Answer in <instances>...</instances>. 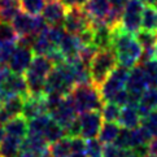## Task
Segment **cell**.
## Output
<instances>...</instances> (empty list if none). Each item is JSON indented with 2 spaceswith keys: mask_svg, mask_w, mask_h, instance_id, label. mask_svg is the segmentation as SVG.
<instances>
[{
  "mask_svg": "<svg viewBox=\"0 0 157 157\" xmlns=\"http://www.w3.org/2000/svg\"><path fill=\"white\" fill-rule=\"evenodd\" d=\"M112 49L117 57V64L127 69L136 66L142 56V47L136 40L135 35L123 30L121 25L113 27Z\"/></svg>",
  "mask_w": 157,
  "mask_h": 157,
  "instance_id": "6da1fadb",
  "label": "cell"
},
{
  "mask_svg": "<svg viewBox=\"0 0 157 157\" xmlns=\"http://www.w3.org/2000/svg\"><path fill=\"white\" fill-rule=\"evenodd\" d=\"M61 2L68 9H71V8H83L88 0H61Z\"/></svg>",
  "mask_w": 157,
  "mask_h": 157,
  "instance_id": "e575fe53",
  "label": "cell"
},
{
  "mask_svg": "<svg viewBox=\"0 0 157 157\" xmlns=\"http://www.w3.org/2000/svg\"><path fill=\"white\" fill-rule=\"evenodd\" d=\"M68 96L70 98L78 114L92 110H100L104 104L99 87L92 83L75 85Z\"/></svg>",
  "mask_w": 157,
  "mask_h": 157,
  "instance_id": "7a4b0ae2",
  "label": "cell"
},
{
  "mask_svg": "<svg viewBox=\"0 0 157 157\" xmlns=\"http://www.w3.org/2000/svg\"><path fill=\"white\" fill-rule=\"evenodd\" d=\"M30 94L25 77L22 74H14V73L10 71V74L7 77V79L4 82L3 90L0 92V98L3 100L8 96H21L25 99Z\"/></svg>",
  "mask_w": 157,
  "mask_h": 157,
  "instance_id": "7c38bea8",
  "label": "cell"
},
{
  "mask_svg": "<svg viewBox=\"0 0 157 157\" xmlns=\"http://www.w3.org/2000/svg\"><path fill=\"white\" fill-rule=\"evenodd\" d=\"M128 73H130V69L125 68V66H116L114 70L105 79V82L99 87L100 95H101L104 101H112L117 94L126 88Z\"/></svg>",
  "mask_w": 157,
  "mask_h": 157,
  "instance_id": "5b68a950",
  "label": "cell"
},
{
  "mask_svg": "<svg viewBox=\"0 0 157 157\" xmlns=\"http://www.w3.org/2000/svg\"><path fill=\"white\" fill-rule=\"evenodd\" d=\"M140 125L144 126L149 131L151 135L156 138L157 136V109L152 110L147 117L142 118V123Z\"/></svg>",
  "mask_w": 157,
  "mask_h": 157,
  "instance_id": "836d02e7",
  "label": "cell"
},
{
  "mask_svg": "<svg viewBox=\"0 0 157 157\" xmlns=\"http://www.w3.org/2000/svg\"><path fill=\"white\" fill-rule=\"evenodd\" d=\"M144 4L140 0H128L121 16V27L135 35L142 29V13Z\"/></svg>",
  "mask_w": 157,
  "mask_h": 157,
  "instance_id": "52a82bcc",
  "label": "cell"
},
{
  "mask_svg": "<svg viewBox=\"0 0 157 157\" xmlns=\"http://www.w3.org/2000/svg\"><path fill=\"white\" fill-rule=\"evenodd\" d=\"M38 157H52V156H51V153H49V151H46V152L42 153V155H39Z\"/></svg>",
  "mask_w": 157,
  "mask_h": 157,
  "instance_id": "ab89813d",
  "label": "cell"
},
{
  "mask_svg": "<svg viewBox=\"0 0 157 157\" xmlns=\"http://www.w3.org/2000/svg\"><path fill=\"white\" fill-rule=\"evenodd\" d=\"M2 108L7 112V113L12 117L22 114V109H24V98L21 96H8L3 100Z\"/></svg>",
  "mask_w": 157,
  "mask_h": 157,
  "instance_id": "4316f807",
  "label": "cell"
},
{
  "mask_svg": "<svg viewBox=\"0 0 157 157\" xmlns=\"http://www.w3.org/2000/svg\"><path fill=\"white\" fill-rule=\"evenodd\" d=\"M104 145L99 139H87L86 140V155L87 157H103Z\"/></svg>",
  "mask_w": 157,
  "mask_h": 157,
  "instance_id": "d6a6232c",
  "label": "cell"
},
{
  "mask_svg": "<svg viewBox=\"0 0 157 157\" xmlns=\"http://www.w3.org/2000/svg\"><path fill=\"white\" fill-rule=\"evenodd\" d=\"M77 114L78 113H77V110H75L74 105H73L69 96H65L64 100L61 101V104L57 106V108L49 113L51 118L57 122L61 127H64L65 130L71 125L73 121L78 117Z\"/></svg>",
  "mask_w": 157,
  "mask_h": 157,
  "instance_id": "5bb4252c",
  "label": "cell"
},
{
  "mask_svg": "<svg viewBox=\"0 0 157 157\" xmlns=\"http://www.w3.org/2000/svg\"><path fill=\"white\" fill-rule=\"evenodd\" d=\"M128 0H109L110 3V7L114 8V9H118V10H123L125 5L127 4Z\"/></svg>",
  "mask_w": 157,
  "mask_h": 157,
  "instance_id": "74e56055",
  "label": "cell"
},
{
  "mask_svg": "<svg viewBox=\"0 0 157 157\" xmlns=\"http://www.w3.org/2000/svg\"><path fill=\"white\" fill-rule=\"evenodd\" d=\"M48 147H49V144L47 143V140L43 136L27 134L26 138L22 140V143H21V152H27V153H31L35 157H38L39 155H42L46 152V151H48Z\"/></svg>",
  "mask_w": 157,
  "mask_h": 157,
  "instance_id": "ffe728a7",
  "label": "cell"
},
{
  "mask_svg": "<svg viewBox=\"0 0 157 157\" xmlns=\"http://www.w3.org/2000/svg\"><path fill=\"white\" fill-rule=\"evenodd\" d=\"M18 35L10 22L0 21V42H17Z\"/></svg>",
  "mask_w": 157,
  "mask_h": 157,
  "instance_id": "1f68e13d",
  "label": "cell"
},
{
  "mask_svg": "<svg viewBox=\"0 0 157 157\" xmlns=\"http://www.w3.org/2000/svg\"><path fill=\"white\" fill-rule=\"evenodd\" d=\"M145 157H151V156H148V155H147V156H145Z\"/></svg>",
  "mask_w": 157,
  "mask_h": 157,
  "instance_id": "b9f144b4",
  "label": "cell"
},
{
  "mask_svg": "<svg viewBox=\"0 0 157 157\" xmlns=\"http://www.w3.org/2000/svg\"><path fill=\"white\" fill-rule=\"evenodd\" d=\"M63 26L69 34L79 35L81 33L92 29V20L83 8H71L66 12Z\"/></svg>",
  "mask_w": 157,
  "mask_h": 157,
  "instance_id": "ba28073f",
  "label": "cell"
},
{
  "mask_svg": "<svg viewBox=\"0 0 157 157\" xmlns=\"http://www.w3.org/2000/svg\"><path fill=\"white\" fill-rule=\"evenodd\" d=\"M81 126V136L83 139H94L99 136V131L103 125V117L100 110H92L81 113L78 116Z\"/></svg>",
  "mask_w": 157,
  "mask_h": 157,
  "instance_id": "8fae6325",
  "label": "cell"
},
{
  "mask_svg": "<svg viewBox=\"0 0 157 157\" xmlns=\"http://www.w3.org/2000/svg\"><path fill=\"white\" fill-rule=\"evenodd\" d=\"M120 113H121V106L112 101H104L101 109H100V114L103 117V121L105 122H117Z\"/></svg>",
  "mask_w": 157,
  "mask_h": 157,
  "instance_id": "f546056e",
  "label": "cell"
},
{
  "mask_svg": "<svg viewBox=\"0 0 157 157\" xmlns=\"http://www.w3.org/2000/svg\"><path fill=\"white\" fill-rule=\"evenodd\" d=\"M0 157H2V156H0Z\"/></svg>",
  "mask_w": 157,
  "mask_h": 157,
  "instance_id": "7bdbcfd3",
  "label": "cell"
},
{
  "mask_svg": "<svg viewBox=\"0 0 157 157\" xmlns=\"http://www.w3.org/2000/svg\"><path fill=\"white\" fill-rule=\"evenodd\" d=\"M155 56L157 57V40H156V44H155Z\"/></svg>",
  "mask_w": 157,
  "mask_h": 157,
  "instance_id": "60d3db41",
  "label": "cell"
},
{
  "mask_svg": "<svg viewBox=\"0 0 157 157\" xmlns=\"http://www.w3.org/2000/svg\"><path fill=\"white\" fill-rule=\"evenodd\" d=\"M47 0H18L21 10L30 16H39Z\"/></svg>",
  "mask_w": 157,
  "mask_h": 157,
  "instance_id": "4dcf8cb0",
  "label": "cell"
},
{
  "mask_svg": "<svg viewBox=\"0 0 157 157\" xmlns=\"http://www.w3.org/2000/svg\"><path fill=\"white\" fill-rule=\"evenodd\" d=\"M117 123L120 125V127L128 128V130H132V128H136L138 126H140L142 117L139 116L136 106H132V105L123 106L121 109V113H120Z\"/></svg>",
  "mask_w": 157,
  "mask_h": 157,
  "instance_id": "7402d4cb",
  "label": "cell"
},
{
  "mask_svg": "<svg viewBox=\"0 0 157 157\" xmlns=\"http://www.w3.org/2000/svg\"><path fill=\"white\" fill-rule=\"evenodd\" d=\"M136 109L142 118L147 117L152 110L157 109V87H148L145 90L140 96Z\"/></svg>",
  "mask_w": 157,
  "mask_h": 157,
  "instance_id": "44dd1931",
  "label": "cell"
},
{
  "mask_svg": "<svg viewBox=\"0 0 157 157\" xmlns=\"http://www.w3.org/2000/svg\"><path fill=\"white\" fill-rule=\"evenodd\" d=\"M10 74V70L7 65H0V92L3 90V86H4V82L7 79V77Z\"/></svg>",
  "mask_w": 157,
  "mask_h": 157,
  "instance_id": "d590c367",
  "label": "cell"
},
{
  "mask_svg": "<svg viewBox=\"0 0 157 157\" xmlns=\"http://www.w3.org/2000/svg\"><path fill=\"white\" fill-rule=\"evenodd\" d=\"M117 65L118 64L113 49H98L96 55L90 63V75L92 85L100 87Z\"/></svg>",
  "mask_w": 157,
  "mask_h": 157,
  "instance_id": "277c9868",
  "label": "cell"
},
{
  "mask_svg": "<svg viewBox=\"0 0 157 157\" xmlns=\"http://www.w3.org/2000/svg\"><path fill=\"white\" fill-rule=\"evenodd\" d=\"M48 151L52 157H69L71 153V138L66 135L57 142L51 143Z\"/></svg>",
  "mask_w": 157,
  "mask_h": 157,
  "instance_id": "d4e9b609",
  "label": "cell"
},
{
  "mask_svg": "<svg viewBox=\"0 0 157 157\" xmlns=\"http://www.w3.org/2000/svg\"><path fill=\"white\" fill-rule=\"evenodd\" d=\"M94 31V46L98 49H109L112 48V34L113 29L105 22H98L92 25Z\"/></svg>",
  "mask_w": 157,
  "mask_h": 157,
  "instance_id": "ac0fdd59",
  "label": "cell"
},
{
  "mask_svg": "<svg viewBox=\"0 0 157 157\" xmlns=\"http://www.w3.org/2000/svg\"><path fill=\"white\" fill-rule=\"evenodd\" d=\"M4 138H5V130H4V126H0V144L3 143Z\"/></svg>",
  "mask_w": 157,
  "mask_h": 157,
  "instance_id": "f35d334b",
  "label": "cell"
},
{
  "mask_svg": "<svg viewBox=\"0 0 157 157\" xmlns=\"http://www.w3.org/2000/svg\"><path fill=\"white\" fill-rule=\"evenodd\" d=\"M66 136V132H65V128L61 127L60 125L56 121H53L51 118V121H49V123L47 125L46 130H44V134H43V138L47 140L48 144L51 143H55L57 142L59 139Z\"/></svg>",
  "mask_w": 157,
  "mask_h": 157,
  "instance_id": "83f0119b",
  "label": "cell"
},
{
  "mask_svg": "<svg viewBox=\"0 0 157 157\" xmlns=\"http://www.w3.org/2000/svg\"><path fill=\"white\" fill-rule=\"evenodd\" d=\"M53 63L46 56L36 55L33 59L30 66L25 71V79L30 95L44 94V86L49 73L53 69Z\"/></svg>",
  "mask_w": 157,
  "mask_h": 157,
  "instance_id": "3957f363",
  "label": "cell"
},
{
  "mask_svg": "<svg viewBox=\"0 0 157 157\" xmlns=\"http://www.w3.org/2000/svg\"><path fill=\"white\" fill-rule=\"evenodd\" d=\"M142 30H147L157 34V7L144 5L142 13Z\"/></svg>",
  "mask_w": 157,
  "mask_h": 157,
  "instance_id": "603a6c76",
  "label": "cell"
},
{
  "mask_svg": "<svg viewBox=\"0 0 157 157\" xmlns=\"http://www.w3.org/2000/svg\"><path fill=\"white\" fill-rule=\"evenodd\" d=\"M147 79L148 87H157V57H153L140 64Z\"/></svg>",
  "mask_w": 157,
  "mask_h": 157,
  "instance_id": "f1b7e54d",
  "label": "cell"
},
{
  "mask_svg": "<svg viewBox=\"0 0 157 157\" xmlns=\"http://www.w3.org/2000/svg\"><path fill=\"white\" fill-rule=\"evenodd\" d=\"M10 24H12L14 31L17 33L18 38L27 35L35 36L48 26L42 16H30L22 10L14 16Z\"/></svg>",
  "mask_w": 157,
  "mask_h": 157,
  "instance_id": "8992f818",
  "label": "cell"
},
{
  "mask_svg": "<svg viewBox=\"0 0 157 157\" xmlns=\"http://www.w3.org/2000/svg\"><path fill=\"white\" fill-rule=\"evenodd\" d=\"M27 128H29V123H27V120L22 114L16 116V117H13V118H10L4 125L5 135L16 138L18 140H24L26 138Z\"/></svg>",
  "mask_w": 157,
  "mask_h": 157,
  "instance_id": "d6986e66",
  "label": "cell"
},
{
  "mask_svg": "<svg viewBox=\"0 0 157 157\" xmlns=\"http://www.w3.org/2000/svg\"><path fill=\"white\" fill-rule=\"evenodd\" d=\"M121 130L120 125L117 122H103L101 128L99 131V140L103 144L114 143V140L118 136V132Z\"/></svg>",
  "mask_w": 157,
  "mask_h": 157,
  "instance_id": "cb8c5ba5",
  "label": "cell"
},
{
  "mask_svg": "<svg viewBox=\"0 0 157 157\" xmlns=\"http://www.w3.org/2000/svg\"><path fill=\"white\" fill-rule=\"evenodd\" d=\"M147 88H148V83L147 79H145L142 66L138 65L131 68L126 82V91L128 92V98H130L128 105L136 106L140 100V96Z\"/></svg>",
  "mask_w": 157,
  "mask_h": 157,
  "instance_id": "9c48e42d",
  "label": "cell"
},
{
  "mask_svg": "<svg viewBox=\"0 0 157 157\" xmlns=\"http://www.w3.org/2000/svg\"><path fill=\"white\" fill-rule=\"evenodd\" d=\"M22 140L5 135L3 143L0 144V156L2 157H17L21 153Z\"/></svg>",
  "mask_w": 157,
  "mask_h": 157,
  "instance_id": "484cf974",
  "label": "cell"
},
{
  "mask_svg": "<svg viewBox=\"0 0 157 157\" xmlns=\"http://www.w3.org/2000/svg\"><path fill=\"white\" fill-rule=\"evenodd\" d=\"M33 59H34V51L30 47L22 46V44L17 43L7 66L14 74H24L27 70V68L30 66Z\"/></svg>",
  "mask_w": 157,
  "mask_h": 157,
  "instance_id": "30bf717a",
  "label": "cell"
},
{
  "mask_svg": "<svg viewBox=\"0 0 157 157\" xmlns=\"http://www.w3.org/2000/svg\"><path fill=\"white\" fill-rule=\"evenodd\" d=\"M48 114L47 105H46V95H29L24 99V109L22 116L26 120H33L38 116Z\"/></svg>",
  "mask_w": 157,
  "mask_h": 157,
  "instance_id": "9a60e30c",
  "label": "cell"
},
{
  "mask_svg": "<svg viewBox=\"0 0 157 157\" xmlns=\"http://www.w3.org/2000/svg\"><path fill=\"white\" fill-rule=\"evenodd\" d=\"M68 8L61 0H47L42 10V17L48 26H63Z\"/></svg>",
  "mask_w": 157,
  "mask_h": 157,
  "instance_id": "4fadbf2b",
  "label": "cell"
},
{
  "mask_svg": "<svg viewBox=\"0 0 157 157\" xmlns=\"http://www.w3.org/2000/svg\"><path fill=\"white\" fill-rule=\"evenodd\" d=\"M86 13L92 20V25L98 22H105L110 13V3L109 0H88L83 7Z\"/></svg>",
  "mask_w": 157,
  "mask_h": 157,
  "instance_id": "2e32d148",
  "label": "cell"
},
{
  "mask_svg": "<svg viewBox=\"0 0 157 157\" xmlns=\"http://www.w3.org/2000/svg\"><path fill=\"white\" fill-rule=\"evenodd\" d=\"M148 156L157 157V136L152 138V140L148 144Z\"/></svg>",
  "mask_w": 157,
  "mask_h": 157,
  "instance_id": "8d00e7d4",
  "label": "cell"
},
{
  "mask_svg": "<svg viewBox=\"0 0 157 157\" xmlns=\"http://www.w3.org/2000/svg\"><path fill=\"white\" fill-rule=\"evenodd\" d=\"M82 47H83V43L81 42L79 36L65 33L63 40L60 42L59 49L63 53L65 60H74V59H78V55H79Z\"/></svg>",
  "mask_w": 157,
  "mask_h": 157,
  "instance_id": "e0dca14e",
  "label": "cell"
}]
</instances>
